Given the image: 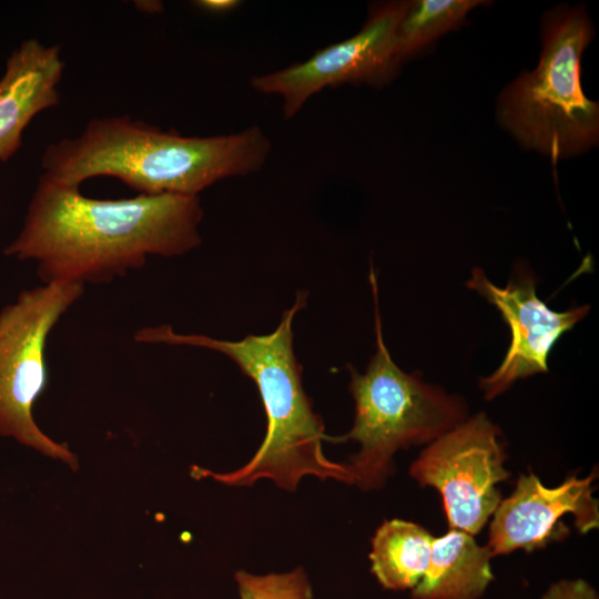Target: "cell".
Wrapping results in <instances>:
<instances>
[{"label":"cell","mask_w":599,"mask_h":599,"mask_svg":"<svg viewBox=\"0 0 599 599\" xmlns=\"http://www.w3.org/2000/svg\"><path fill=\"white\" fill-rule=\"evenodd\" d=\"M199 196L139 194L99 200L40 176L17 237L4 255L31 260L43 284H101L142 267L149 256L197 247Z\"/></svg>","instance_id":"1"},{"label":"cell","mask_w":599,"mask_h":599,"mask_svg":"<svg viewBox=\"0 0 599 599\" xmlns=\"http://www.w3.org/2000/svg\"><path fill=\"white\" fill-rule=\"evenodd\" d=\"M271 142L258 126L215 136H183L129 116L94 118L72 139L47 146L43 175L73 186L120 179L140 194L197 196L215 182L260 171Z\"/></svg>","instance_id":"2"},{"label":"cell","mask_w":599,"mask_h":599,"mask_svg":"<svg viewBox=\"0 0 599 599\" xmlns=\"http://www.w3.org/2000/svg\"><path fill=\"white\" fill-rule=\"evenodd\" d=\"M307 294L300 292L293 306L284 312L277 327L266 335H247L241 341H224L205 335L179 334L170 325L146 326L138 331L140 343L203 347L231 358L255 383L265 410L264 440L243 467L215 473L193 466L194 478H212L229 486H252L271 479L293 491L307 475L353 485L346 463L328 459L322 447L328 439L322 418L313 410L302 384V367L293 348V321L305 306Z\"/></svg>","instance_id":"3"},{"label":"cell","mask_w":599,"mask_h":599,"mask_svg":"<svg viewBox=\"0 0 599 599\" xmlns=\"http://www.w3.org/2000/svg\"><path fill=\"white\" fill-rule=\"evenodd\" d=\"M374 297L376 351L365 373L349 367V392L355 404L348 433L332 443L354 440L358 451L346 463L353 485L362 490L383 488L395 471L394 455L428 445L468 417L465 400L425 382L419 372L406 373L393 361L383 338L376 277Z\"/></svg>","instance_id":"4"},{"label":"cell","mask_w":599,"mask_h":599,"mask_svg":"<svg viewBox=\"0 0 599 599\" xmlns=\"http://www.w3.org/2000/svg\"><path fill=\"white\" fill-rule=\"evenodd\" d=\"M593 37L582 8H557L545 16L542 49L531 72L500 97L499 118L524 145L552 160L585 152L598 142L599 106L581 89L580 60Z\"/></svg>","instance_id":"5"},{"label":"cell","mask_w":599,"mask_h":599,"mask_svg":"<svg viewBox=\"0 0 599 599\" xmlns=\"http://www.w3.org/2000/svg\"><path fill=\"white\" fill-rule=\"evenodd\" d=\"M84 286L48 283L26 290L0 311V435L78 468L77 457L38 427L32 408L48 385L44 351L50 332Z\"/></svg>","instance_id":"6"},{"label":"cell","mask_w":599,"mask_h":599,"mask_svg":"<svg viewBox=\"0 0 599 599\" xmlns=\"http://www.w3.org/2000/svg\"><path fill=\"white\" fill-rule=\"evenodd\" d=\"M506 458L499 427L477 413L426 445L408 471L439 493L449 529L475 536L502 500Z\"/></svg>","instance_id":"7"},{"label":"cell","mask_w":599,"mask_h":599,"mask_svg":"<svg viewBox=\"0 0 599 599\" xmlns=\"http://www.w3.org/2000/svg\"><path fill=\"white\" fill-rule=\"evenodd\" d=\"M410 1L374 4L353 37L316 50L303 62L252 78L254 90L283 98V116L292 119L314 94L341 84L382 85L396 73V34Z\"/></svg>","instance_id":"8"},{"label":"cell","mask_w":599,"mask_h":599,"mask_svg":"<svg viewBox=\"0 0 599 599\" xmlns=\"http://www.w3.org/2000/svg\"><path fill=\"white\" fill-rule=\"evenodd\" d=\"M467 286L494 305L510 329V344L500 365L479 380L487 400L501 395L521 378L547 373L556 343L589 312L587 305L554 311L538 297L536 281L524 268L517 271L505 287H499L480 267H475Z\"/></svg>","instance_id":"9"},{"label":"cell","mask_w":599,"mask_h":599,"mask_svg":"<svg viewBox=\"0 0 599 599\" xmlns=\"http://www.w3.org/2000/svg\"><path fill=\"white\" fill-rule=\"evenodd\" d=\"M597 469L586 477L568 476L548 487L537 475H520L514 491L491 516L487 547L493 557L516 550L531 552L566 535L562 517L571 515L576 529L586 535L599 527V502L593 481Z\"/></svg>","instance_id":"10"},{"label":"cell","mask_w":599,"mask_h":599,"mask_svg":"<svg viewBox=\"0 0 599 599\" xmlns=\"http://www.w3.org/2000/svg\"><path fill=\"white\" fill-rule=\"evenodd\" d=\"M63 67L60 48L37 39L22 41L8 57L0 79V161L17 152L34 115L59 104Z\"/></svg>","instance_id":"11"},{"label":"cell","mask_w":599,"mask_h":599,"mask_svg":"<svg viewBox=\"0 0 599 599\" xmlns=\"http://www.w3.org/2000/svg\"><path fill=\"white\" fill-rule=\"evenodd\" d=\"M491 551L474 536L449 529L433 539L428 567L413 599H480L494 580Z\"/></svg>","instance_id":"12"},{"label":"cell","mask_w":599,"mask_h":599,"mask_svg":"<svg viewBox=\"0 0 599 599\" xmlns=\"http://www.w3.org/2000/svg\"><path fill=\"white\" fill-rule=\"evenodd\" d=\"M434 537L413 521H384L372 539L370 569L388 590L413 589L423 578L430 559Z\"/></svg>","instance_id":"13"},{"label":"cell","mask_w":599,"mask_h":599,"mask_svg":"<svg viewBox=\"0 0 599 599\" xmlns=\"http://www.w3.org/2000/svg\"><path fill=\"white\" fill-rule=\"evenodd\" d=\"M478 0L410 1L396 34V54L400 63L430 42L456 29Z\"/></svg>","instance_id":"14"},{"label":"cell","mask_w":599,"mask_h":599,"mask_svg":"<svg viewBox=\"0 0 599 599\" xmlns=\"http://www.w3.org/2000/svg\"><path fill=\"white\" fill-rule=\"evenodd\" d=\"M240 599H315L305 570L253 575L245 570L235 573Z\"/></svg>","instance_id":"15"},{"label":"cell","mask_w":599,"mask_h":599,"mask_svg":"<svg viewBox=\"0 0 599 599\" xmlns=\"http://www.w3.org/2000/svg\"><path fill=\"white\" fill-rule=\"evenodd\" d=\"M539 599H599L595 587L582 578L552 582Z\"/></svg>","instance_id":"16"},{"label":"cell","mask_w":599,"mask_h":599,"mask_svg":"<svg viewBox=\"0 0 599 599\" xmlns=\"http://www.w3.org/2000/svg\"><path fill=\"white\" fill-rule=\"evenodd\" d=\"M241 1L237 0H200L194 4L207 12L212 13H227L240 6Z\"/></svg>","instance_id":"17"}]
</instances>
